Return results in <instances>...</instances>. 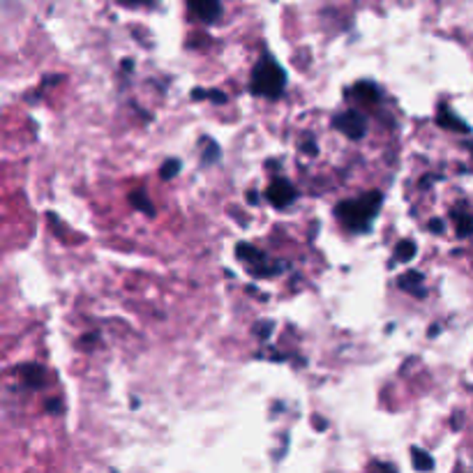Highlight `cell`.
I'll return each instance as SVG.
<instances>
[{"label":"cell","instance_id":"6da1fadb","mask_svg":"<svg viewBox=\"0 0 473 473\" xmlns=\"http://www.w3.org/2000/svg\"><path fill=\"white\" fill-rule=\"evenodd\" d=\"M381 203H384L381 192H370V194L353 198V201H342L335 208V215L339 217V222L346 224L351 231H365L370 229L372 220L377 217Z\"/></svg>","mask_w":473,"mask_h":473},{"label":"cell","instance_id":"7a4b0ae2","mask_svg":"<svg viewBox=\"0 0 473 473\" xmlns=\"http://www.w3.org/2000/svg\"><path fill=\"white\" fill-rule=\"evenodd\" d=\"M284 84H286V74L284 70L279 68L277 61L272 56H263L259 65L254 68L252 72V93L254 95H261V97H270L275 99L282 95V90H284Z\"/></svg>","mask_w":473,"mask_h":473},{"label":"cell","instance_id":"3957f363","mask_svg":"<svg viewBox=\"0 0 473 473\" xmlns=\"http://www.w3.org/2000/svg\"><path fill=\"white\" fill-rule=\"evenodd\" d=\"M236 256L240 261H245L247 265H250V270L254 272V275L259 277H270V275H277L275 265H268L265 263V254L259 252L256 247L247 245V243H238L236 245Z\"/></svg>","mask_w":473,"mask_h":473},{"label":"cell","instance_id":"277c9868","mask_svg":"<svg viewBox=\"0 0 473 473\" xmlns=\"http://www.w3.org/2000/svg\"><path fill=\"white\" fill-rule=\"evenodd\" d=\"M333 125L342 132V134H346L348 139H353V141H358V139H362L365 137V118L358 113V111H342V113H337L335 118H333Z\"/></svg>","mask_w":473,"mask_h":473},{"label":"cell","instance_id":"5b68a950","mask_svg":"<svg viewBox=\"0 0 473 473\" xmlns=\"http://www.w3.org/2000/svg\"><path fill=\"white\" fill-rule=\"evenodd\" d=\"M265 196H268V201L275 206V208H286L289 203L296 201V187L291 185V182L286 180H275L272 185L268 187V192H265Z\"/></svg>","mask_w":473,"mask_h":473},{"label":"cell","instance_id":"8992f818","mask_svg":"<svg viewBox=\"0 0 473 473\" xmlns=\"http://www.w3.org/2000/svg\"><path fill=\"white\" fill-rule=\"evenodd\" d=\"M189 7H192V12L206 23L217 21L220 14H222L220 0H189Z\"/></svg>","mask_w":473,"mask_h":473},{"label":"cell","instance_id":"52a82bcc","mask_svg":"<svg viewBox=\"0 0 473 473\" xmlns=\"http://www.w3.org/2000/svg\"><path fill=\"white\" fill-rule=\"evenodd\" d=\"M436 122L441 127H446V130H455V132H469L471 127L467 125V122H464L462 118H458V115H455L450 109H448V106H441V109H439V115H436Z\"/></svg>","mask_w":473,"mask_h":473},{"label":"cell","instance_id":"ba28073f","mask_svg":"<svg viewBox=\"0 0 473 473\" xmlns=\"http://www.w3.org/2000/svg\"><path fill=\"white\" fill-rule=\"evenodd\" d=\"M397 284H400L404 291H409V294L418 296V298L425 296V289H422V272H418V270H409L406 275L400 277Z\"/></svg>","mask_w":473,"mask_h":473},{"label":"cell","instance_id":"9c48e42d","mask_svg":"<svg viewBox=\"0 0 473 473\" xmlns=\"http://www.w3.org/2000/svg\"><path fill=\"white\" fill-rule=\"evenodd\" d=\"M23 372V379H26L28 386H44V379H46V372L39 367V365H26V367L21 370Z\"/></svg>","mask_w":473,"mask_h":473},{"label":"cell","instance_id":"30bf717a","mask_svg":"<svg viewBox=\"0 0 473 473\" xmlns=\"http://www.w3.org/2000/svg\"><path fill=\"white\" fill-rule=\"evenodd\" d=\"M353 97H358L360 102H377L379 99V90L374 84H358L353 90H351Z\"/></svg>","mask_w":473,"mask_h":473},{"label":"cell","instance_id":"8fae6325","mask_svg":"<svg viewBox=\"0 0 473 473\" xmlns=\"http://www.w3.org/2000/svg\"><path fill=\"white\" fill-rule=\"evenodd\" d=\"M130 203L134 206L137 210H141V213H146L148 217H153L155 215V206L148 201V196L144 194V192H132L130 194Z\"/></svg>","mask_w":473,"mask_h":473},{"label":"cell","instance_id":"7c38bea8","mask_svg":"<svg viewBox=\"0 0 473 473\" xmlns=\"http://www.w3.org/2000/svg\"><path fill=\"white\" fill-rule=\"evenodd\" d=\"M413 256H416V243H413V240H402V243L395 247L397 261H411Z\"/></svg>","mask_w":473,"mask_h":473},{"label":"cell","instance_id":"4fadbf2b","mask_svg":"<svg viewBox=\"0 0 473 473\" xmlns=\"http://www.w3.org/2000/svg\"><path fill=\"white\" fill-rule=\"evenodd\" d=\"M455 224H458V236H462V238L473 236V217L471 215H455Z\"/></svg>","mask_w":473,"mask_h":473},{"label":"cell","instance_id":"5bb4252c","mask_svg":"<svg viewBox=\"0 0 473 473\" xmlns=\"http://www.w3.org/2000/svg\"><path fill=\"white\" fill-rule=\"evenodd\" d=\"M192 99H210V102H220L224 104L227 102V95L220 93V90H203V88H196L192 93Z\"/></svg>","mask_w":473,"mask_h":473},{"label":"cell","instance_id":"9a60e30c","mask_svg":"<svg viewBox=\"0 0 473 473\" xmlns=\"http://www.w3.org/2000/svg\"><path fill=\"white\" fill-rule=\"evenodd\" d=\"M411 453H413V462H416V469H420V471H429L431 467H434V460H431L425 450H420V448H413Z\"/></svg>","mask_w":473,"mask_h":473},{"label":"cell","instance_id":"2e32d148","mask_svg":"<svg viewBox=\"0 0 473 473\" xmlns=\"http://www.w3.org/2000/svg\"><path fill=\"white\" fill-rule=\"evenodd\" d=\"M178 171H180V160H176V157H171V160H167V162L162 164L160 176H162V180H171Z\"/></svg>","mask_w":473,"mask_h":473},{"label":"cell","instance_id":"e0dca14e","mask_svg":"<svg viewBox=\"0 0 473 473\" xmlns=\"http://www.w3.org/2000/svg\"><path fill=\"white\" fill-rule=\"evenodd\" d=\"M217 157H220V148H217V144H215L213 139H206V146H203V164L217 162Z\"/></svg>","mask_w":473,"mask_h":473},{"label":"cell","instance_id":"ac0fdd59","mask_svg":"<svg viewBox=\"0 0 473 473\" xmlns=\"http://www.w3.org/2000/svg\"><path fill=\"white\" fill-rule=\"evenodd\" d=\"M254 333L265 342V339H268L270 333H272V321H259V323H256V328H254Z\"/></svg>","mask_w":473,"mask_h":473},{"label":"cell","instance_id":"d6986e66","mask_svg":"<svg viewBox=\"0 0 473 473\" xmlns=\"http://www.w3.org/2000/svg\"><path fill=\"white\" fill-rule=\"evenodd\" d=\"M122 5H130V7H137V5H153L155 0H118Z\"/></svg>","mask_w":473,"mask_h":473},{"label":"cell","instance_id":"ffe728a7","mask_svg":"<svg viewBox=\"0 0 473 473\" xmlns=\"http://www.w3.org/2000/svg\"><path fill=\"white\" fill-rule=\"evenodd\" d=\"M429 231H434V234H441V231H443V222L441 220H431L429 222Z\"/></svg>","mask_w":473,"mask_h":473},{"label":"cell","instance_id":"44dd1931","mask_svg":"<svg viewBox=\"0 0 473 473\" xmlns=\"http://www.w3.org/2000/svg\"><path fill=\"white\" fill-rule=\"evenodd\" d=\"M247 201H250V203H256V201H259V194H256V192H250V194H247Z\"/></svg>","mask_w":473,"mask_h":473},{"label":"cell","instance_id":"7402d4cb","mask_svg":"<svg viewBox=\"0 0 473 473\" xmlns=\"http://www.w3.org/2000/svg\"><path fill=\"white\" fill-rule=\"evenodd\" d=\"M434 335H439V326H431V330H429V337H434Z\"/></svg>","mask_w":473,"mask_h":473}]
</instances>
